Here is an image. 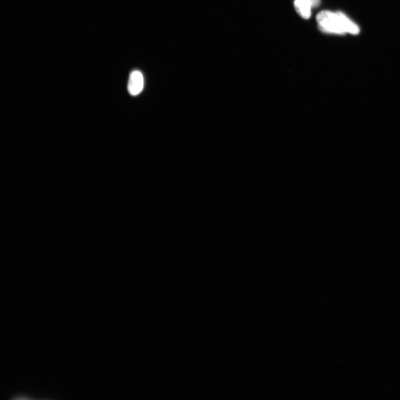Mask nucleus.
<instances>
[{"mask_svg":"<svg viewBox=\"0 0 400 400\" xmlns=\"http://www.w3.org/2000/svg\"><path fill=\"white\" fill-rule=\"evenodd\" d=\"M316 19L319 27L324 32L337 35L346 34L340 12L333 13L325 10L319 13Z\"/></svg>","mask_w":400,"mask_h":400,"instance_id":"1","label":"nucleus"},{"mask_svg":"<svg viewBox=\"0 0 400 400\" xmlns=\"http://www.w3.org/2000/svg\"><path fill=\"white\" fill-rule=\"evenodd\" d=\"M144 87V78L140 71L135 70L131 73L128 85L129 94L132 96L139 95Z\"/></svg>","mask_w":400,"mask_h":400,"instance_id":"2","label":"nucleus"},{"mask_svg":"<svg viewBox=\"0 0 400 400\" xmlns=\"http://www.w3.org/2000/svg\"><path fill=\"white\" fill-rule=\"evenodd\" d=\"M295 8L298 14L305 19H309L311 15V8L313 7L312 0H295Z\"/></svg>","mask_w":400,"mask_h":400,"instance_id":"3","label":"nucleus"}]
</instances>
